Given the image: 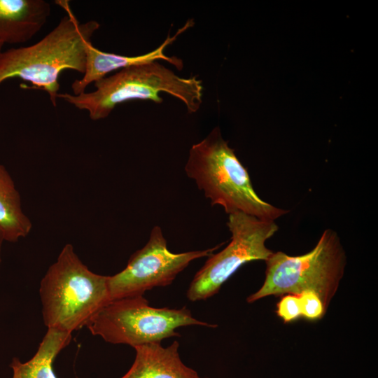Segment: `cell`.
I'll return each mask as SVG.
<instances>
[{
  "label": "cell",
  "instance_id": "cell-14",
  "mask_svg": "<svg viewBox=\"0 0 378 378\" xmlns=\"http://www.w3.org/2000/svg\"><path fill=\"white\" fill-rule=\"evenodd\" d=\"M276 307V314L284 323H290L302 316L299 295L286 294L281 296Z\"/></svg>",
  "mask_w": 378,
  "mask_h": 378
},
{
  "label": "cell",
  "instance_id": "cell-3",
  "mask_svg": "<svg viewBox=\"0 0 378 378\" xmlns=\"http://www.w3.org/2000/svg\"><path fill=\"white\" fill-rule=\"evenodd\" d=\"M185 171L211 206H221L228 214L244 213L274 220L288 212L259 197L247 169L223 139L218 127L192 146Z\"/></svg>",
  "mask_w": 378,
  "mask_h": 378
},
{
  "label": "cell",
  "instance_id": "cell-1",
  "mask_svg": "<svg viewBox=\"0 0 378 378\" xmlns=\"http://www.w3.org/2000/svg\"><path fill=\"white\" fill-rule=\"evenodd\" d=\"M66 12L43 38L29 46L10 48L0 54V85L19 78L47 92L54 106L59 93L61 73L85 72L87 49L99 29L95 20L80 23L69 1H55Z\"/></svg>",
  "mask_w": 378,
  "mask_h": 378
},
{
  "label": "cell",
  "instance_id": "cell-11",
  "mask_svg": "<svg viewBox=\"0 0 378 378\" xmlns=\"http://www.w3.org/2000/svg\"><path fill=\"white\" fill-rule=\"evenodd\" d=\"M178 347L177 341L167 347L161 343L134 347V360L120 378H206L182 362Z\"/></svg>",
  "mask_w": 378,
  "mask_h": 378
},
{
  "label": "cell",
  "instance_id": "cell-9",
  "mask_svg": "<svg viewBox=\"0 0 378 378\" xmlns=\"http://www.w3.org/2000/svg\"><path fill=\"white\" fill-rule=\"evenodd\" d=\"M194 24L192 20H188L183 27L176 33L170 36H167L162 43L156 49L144 55L136 56H125L115 53L102 51L95 48L92 43L87 49L85 68L83 76L80 79H76L71 84L74 94H79L85 92L86 88L96 81L106 77L111 72L142 63L164 60L178 69L183 68V62L176 57L167 56L164 50L172 44L177 37Z\"/></svg>",
  "mask_w": 378,
  "mask_h": 378
},
{
  "label": "cell",
  "instance_id": "cell-16",
  "mask_svg": "<svg viewBox=\"0 0 378 378\" xmlns=\"http://www.w3.org/2000/svg\"><path fill=\"white\" fill-rule=\"evenodd\" d=\"M4 241V238L3 232L0 228V265L1 262V245Z\"/></svg>",
  "mask_w": 378,
  "mask_h": 378
},
{
  "label": "cell",
  "instance_id": "cell-10",
  "mask_svg": "<svg viewBox=\"0 0 378 378\" xmlns=\"http://www.w3.org/2000/svg\"><path fill=\"white\" fill-rule=\"evenodd\" d=\"M50 14V5L45 0H0V41L18 44L31 40Z\"/></svg>",
  "mask_w": 378,
  "mask_h": 378
},
{
  "label": "cell",
  "instance_id": "cell-17",
  "mask_svg": "<svg viewBox=\"0 0 378 378\" xmlns=\"http://www.w3.org/2000/svg\"><path fill=\"white\" fill-rule=\"evenodd\" d=\"M4 45V44L0 41V54L2 52V48H3Z\"/></svg>",
  "mask_w": 378,
  "mask_h": 378
},
{
  "label": "cell",
  "instance_id": "cell-6",
  "mask_svg": "<svg viewBox=\"0 0 378 378\" xmlns=\"http://www.w3.org/2000/svg\"><path fill=\"white\" fill-rule=\"evenodd\" d=\"M188 326L217 327L216 324L196 319L186 307H153L143 295H139L110 301L95 314L86 327L92 335L106 342L134 348L180 337L176 330Z\"/></svg>",
  "mask_w": 378,
  "mask_h": 378
},
{
  "label": "cell",
  "instance_id": "cell-2",
  "mask_svg": "<svg viewBox=\"0 0 378 378\" xmlns=\"http://www.w3.org/2000/svg\"><path fill=\"white\" fill-rule=\"evenodd\" d=\"M94 87L92 92L76 95L59 92L57 98L86 111L92 120L107 118L116 106L132 100L160 104V92L181 100L190 113L197 112L202 103V83L197 76L181 77L158 61L122 69L96 81Z\"/></svg>",
  "mask_w": 378,
  "mask_h": 378
},
{
  "label": "cell",
  "instance_id": "cell-15",
  "mask_svg": "<svg viewBox=\"0 0 378 378\" xmlns=\"http://www.w3.org/2000/svg\"><path fill=\"white\" fill-rule=\"evenodd\" d=\"M300 295L302 316L308 320H318L326 314L325 309L320 298L312 292H304Z\"/></svg>",
  "mask_w": 378,
  "mask_h": 378
},
{
  "label": "cell",
  "instance_id": "cell-5",
  "mask_svg": "<svg viewBox=\"0 0 378 378\" xmlns=\"http://www.w3.org/2000/svg\"><path fill=\"white\" fill-rule=\"evenodd\" d=\"M265 262L264 283L246 298L247 302L270 295L312 292L327 310L343 277L346 257L337 234L326 229L309 252L297 256L273 252Z\"/></svg>",
  "mask_w": 378,
  "mask_h": 378
},
{
  "label": "cell",
  "instance_id": "cell-12",
  "mask_svg": "<svg viewBox=\"0 0 378 378\" xmlns=\"http://www.w3.org/2000/svg\"><path fill=\"white\" fill-rule=\"evenodd\" d=\"M71 333L48 328L34 356L22 363L13 358L10 367L12 378H57L52 368L59 352L71 342Z\"/></svg>",
  "mask_w": 378,
  "mask_h": 378
},
{
  "label": "cell",
  "instance_id": "cell-4",
  "mask_svg": "<svg viewBox=\"0 0 378 378\" xmlns=\"http://www.w3.org/2000/svg\"><path fill=\"white\" fill-rule=\"evenodd\" d=\"M108 278L92 272L72 244L64 245L40 283L42 316L47 328L72 333L86 326L111 301Z\"/></svg>",
  "mask_w": 378,
  "mask_h": 378
},
{
  "label": "cell",
  "instance_id": "cell-13",
  "mask_svg": "<svg viewBox=\"0 0 378 378\" xmlns=\"http://www.w3.org/2000/svg\"><path fill=\"white\" fill-rule=\"evenodd\" d=\"M0 228L4 241L15 242L29 234L32 223L22 209L20 195L5 167L0 164Z\"/></svg>",
  "mask_w": 378,
  "mask_h": 378
},
{
  "label": "cell",
  "instance_id": "cell-7",
  "mask_svg": "<svg viewBox=\"0 0 378 378\" xmlns=\"http://www.w3.org/2000/svg\"><path fill=\"white\" fill-rule=\"evenodd\" d=\"M227 225L231 241L222 251L210 255L195 274L187 291L191 302L214 296L241 265L253 260L266 261L273 253L265 242L278 230L274 220L235 213L229 214Z\"/></svg>",
  "mask_w": 378,
  "mask_h": 378
},
{
  "label": "cell",
  "instance_id": "cell-8",
  "mask_svg": "<svg viewBox=\"0 0 378 378\" xmlns=\"http://www.w3.org/2000/svg\"><path fill=\"white\" fill-rule=\"evenodd\" d=\"M220 246L174 253L167 248L161 227L155 226L148 242L131 255L127 266L121 272L108 276L111 301L144 295L155 287L169 286L192 260L209 257Z\"/></svg>",
  "mask_w": 378,
  "mask_h": 378
}]
</instances>
